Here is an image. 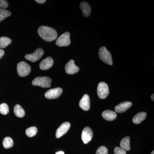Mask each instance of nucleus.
Segmentation results:
<instances>
[{"label":"nucleus","mask_w":154,"mask_h":154,"mask_svg":"<svg viewBox=\"0 0 154 154\" xmlns=\"http://www.w3.org/2000/svg\"><path fill=\"white\" fill-rule=\"evenodd\" d=\"M96 154H108V149L105 146H101L97 149Z\"/></svg>","instance_id":"obj_25"},{"label":"nucleus","mask_w":154,"mask_h":154,"mask_svg":"<svg viewBox=\"0 0 154 154\" xmlns=\"http://www.w3.org/2000/svg\"><path fill=\"white\" fill-rule=\"evenodd\" d=\"M94 136L93 131L89 127H86L83 129L82 134V139L85 144L91 141Z\"/></svg>","instance_id":"obj_9"},{"label":"nucleus","mask_w":154,"mask_h":154,"mask_svg":"<svg viewBox=\"0 0 154 154\" xmlns=\"http://www.w3.org/2000/svg\"><path fill=\"white\" fill-rule=\"evenodd\" d=\"M151 154H154V151H153L152 152Z\"/></svg>","instance_id":"obj_32"},{"label":"nucleus","mask_w":154,"mask_h":154,"mask_svg":"<svg viewBox=\"0 0 154 154\" xmlns=\"http://www.w3.org/2000/svg\"><path fill=\"white\" fill-rule=\"evenodd\" d=\"M130 139L129 137H126L122 139L120 142V146L122 149L125 151H129L131 149L130 145Z\"/></svg>","instance_id":"obj_18"},{"label":"nucleus","mask_w":154,"mask_h":154,"mask_svg":"<svg viewBox=\"0 0 154 154\" xmlns=\"http://www.w3.org/2000/svg\"><path fill=\"white\" fill-rule=\"evenodd\" d=\"M70 34L68 32H66L62 34L57 40L56 44L60 47H66L71 43L70 39Z\"/></svg>","instance_id":"obj_5"},{"label":"nucleus","mask_w":154,"mask_h":154,"mask_svg":"<svg viewBox=\"0 0 154 154\" xmlns=\"http://www.w3.org/2000/svg\"><path fill=\"white\" fill-rule=\"evenodd\" d=\"M12 40L8 37L3 36L0 37V48H3L7 47L11 44Z\"/></svg>","instance_id":"obj_20"},{"label":"nucleus","mask_w":154,"mask_h":154,"mask_svg":"<svg viewBox=\"0 0 154 154\" xmlns=\"http://www.w3.org/2000/svg\"><path fill=\"white\" fill-rule=\"evenodd\" d=\"M9 112L8 106L6 103H2L0 105V113L3 115L8 114Z\"/></svg>","instance_id":"obj_24"},{"label":"nucleus","mask_w":154,"mask_h":154,"mask_svg":"<svg viewBox=\"0 0 154 154\" xmlns=\"http://www.w3.org/2000/svg\"><path fill=\"white\" fill-rule=\"evenodd\" d=\"M44 53V51L42 48H38L33 53L26 54L25 57L26 60L30 61L31 62H35L42 57Z\"/></svg>","instance_id":"obj_7"},{"label":"nucleus","mask_w":154,"mask_h":154,"mask_svg":"<svg viewBox=\"0 0 154 154\" xmlns=\"http://www.w3.org/2000/svg\"><path fill=\"white\" fill-rule=\"evenodd\" d=\"M103 118L108 121H113L117 117V114L116 112L112 110H107L103 111L102 113Z\"/></svg>","instance_id":"obj_15"},{"label":"nucleus","mask_w":154,"mask_h":154,"mask_svg":"<svg viewBox=\"0 0 154 154\" xmlns=\"http://www.w3.org/2000/svg\"><path fill=\"white\" fill-rule=\"evenodd\" d=\"M99 54V57L102 61L109 65H113L112 56L106 48L104 46L100 48Z\"/></svg>","instance_id":"obj_3"},{"label":"nucleus","mask_w":154,"mask_h":154,"mask_svg":"<svg viewBox=\"0 0 154 154\" xmlns=\"http://www.w3.org/2000/svg\"><path fill=\"white\" fill-rule=\"evenodd\" d=\"M132 105V102H125L119 104L115 107L116 112L121 113L125 112L131 107Z\"/></svg>","instance_id":"obj_14"},{"label":"nucleus","mask_w":154,"mask_h":154,"mask_svg":"<svg viewBox=\"0 0 154 154\" xmlns=\"http://www.w3.org/2000/svg\"><path fill=\"white\" fill-rule=\"evenodd\" d=\"M37 132V129L36 127H31L26 130V134L28 137H33Z\"/></svg>","instance_id":"obj_23"},{"label":"nucleus","mask_w":154,"mask_h":154,"mask_svg":"<svg viewBox=\"0 0 154 154\" xmlns=\"http://www.w3.org/2000/svg\"><path fill=\"white\" fill-rule=\"evenodd\" d=\"M36 2L38 3V4H43L46 2L45 0H36Z\"/></svg>","instance_id":"obj_29"},{"label":"nucleus","mask_w":154,"mask_h":154,"mask_svg":"<svg viewBox=\"0 0 154 154\" xmlns=\"http://www.w3.org/2000/svg\"><path fill=\"white\" fill-rule=\"evenodd\" d=\"M63 93V90L60 88H54L47 91L45 96L48 99H56L61 96Z\"/></svg>","instance_id":"obj_8"},{"label":"nucleus","mask_w":154,"mask_h":154,"mask_svg":"<svg viewBox=\"0 0 154 154\" xmlns=\"http://www.w3.org/2000/svg\"><path fill=\"white\" fill-rule=\"evenodd\" d=\"M51 79L48 77H38L32 82L34 86H39L43 88H49L51 85Z\"/></svg>","instance_id":"obj_2"},{"label":"nucleus","mask_w":154,"mask_h":154,"mask_svg":"<svg viewBox=\"0 0 154 154\" xmlns=\"http://www.w3.org/2000/svg\"><path fill=\"white\" fill-rule=\"evenodd\" d=\"M114 154H126V151L119 147H116L114 150Z\"/></svg>","instance_id":"obj_26"},{"label":"nucleus","mask_w":154,"mask_h":154,"mask_svg":"<svg viewBox=\"0 0 154 154\" xmlns=\"http://www.w3.org/2000/svg\"><path fill=\"white\" fill-rule=\"evenodd\" d=\"M56 154H64V153L63 152L60 151L57 152Z\"/></svg>","instance_id":"obj_30"},{"label":"nucleus","mask_w":154,"mask_h":154,"mask_svg":"<svg viewBox=\"0 0 154 154\" xmlns=\"http://www.w3.org/2000/svg\"><path fill=\"white\" fill-rule=\"evenodd\" d=\"M146 113L144 112L138 113L133 118V122L135 124H140L146 119Z\"/></svg>","instance_id":"obj_17"},{"label":"nucleus","mask_w":154,"mask_h":154,"mask_svg":"<svg viewBox=\"0 0 154 154\" xmlns=\"http://www.w3.org/2000/svg\"><path fill=\"white\" fill-rule=\"evenodd\" d=\"M14 113L16 116L19 118H22L25 115V110L19 105H15L14 108Z\"/></svg>","instance_id":"obj_19"},{"label":"nucleus","mask_w":154,"mask_h":154,"mask_svg":"<svg viewBox=\"0 0 154 154\" xmlns=\"http://www.w3.org/2000/svg\"><path fill=\"white\" fill-rule=\"evenodd\" d=\"M53 64L54 61L52 58L48 57L42 61L39 64V68L42 70H46L50 69Z\"/></svg>","instance_id":"obj_13"},{"label":"nucleus","mask_w":154,"mask_h":154,"mask_svg":"<svg viewBox=\"0 0 154 154\" xmlns=\"http://www.w3.org/2000/svg\"><path fill=\"white\" fill-rule=\"evenodd\" d=\"M65 71L69 75H73L77 73L79 71V68L76 66L74 61L71 60L65 66Z\"/></svg>","instance_id":"obj_10"},{"label":"nucleus","mask_w":154,"mask_h":154,"mask_svg":"<svg viewBox=\"0 0 154 154\" xmlns=\"http://www.w3.org/2000/svg\"><path fill=\"white\" fill-rule=\"evenodd\" d=\"M38 33L42 39L47 42L54 41L57 38V33L53 28L47 26H41L38 29Z\"/></svg>","instance_id":"obj_1"},{"label":"nucleus","mask_w":154,"mask_h":154,"mask_svg":"<svg viewBox=\"0 0 154 154\" xmlns=\"http://www.w3.org/2000/svg\"><path fill=\"white\" fill-rule=\"evenodd\" d=\"M3 145L5 149L11 148L14 146V141L10 137H6L3 141Z\"/></svg>","instance_id":"obj_21"},{"label":"nucleus","mask_w":154,"mask_h":154,"mask_svg":"<svg viewBox=\"0 0 154 154\" xmlns=\"http://www.w3.org/2000/svg\"><path fill=\"white\" fill-rule=\"evenodd\" d=\"M70 127V123L69 122H65L62 124L57 130L56 137L57 138L61 137L66 134Z\"/></svg>","instance_id":"obj_11"},{"label":"nucleus","mask_w":154,"mask_h":154,"mask_svg":"<svg viewBox=\"0 0 154 154\" xmlns=\"http://www.w3.org/2000/svg\"><path fill=\"white\" fill-rule=\"evenodd\" d=\"M17 72L20 77L27 76L31 72L30 66L25 62L22 61L17 64Z\"/></svg>","instance_id":"obj_4"},{"label":"nucleus","mask_w":154,"mask_h":154,"mask_svg":"<svg viewBox=\"0 0 154 154\" xmlns=\"http://www.w3.org/2000/svg\"><path fill=\"white\" fill-rule=\"evenodd\" d=\"M11 12L6 9H0V22L5 20V18L11 16Z\"/></svg>","instance_id":"obj_22"},{"label":"nucleus","mask_w":154,"mask_h":154,"mask_svg":"<svg viewBox=\"0 0 154 154\" xmlns=\"http://www.w3.org/2000/svg\"><path fill=\"white\" fill-rule=\"evenodd\" d=\"M154 94H152V96H151V99H152V100L153 101H154Z\"/></svg>","instance_id":"obj_31"},{"label":"nucleus","mask_w":154,"mask_h":154,"mask_svg":"<svg viewBox=\"0 0 154 154\" xmlns=\"http://www.w3.org/2000/svg\"><path fill=\"white\" fill-rule=\"evenodd\" d=\"M9 4L8 2L5 0H0V8L6 9L8 7Z\"/></svg>","instance_id":"obj_27"},{"label":"nucleus","mask_w":154,"mask_h":154,"mask_svg":"<svg viewBox=\"0 0 154 154\" xmlns=\"http://www.w3.org/2000/svg\"><path fill=\"white\" fill-rule=\"evenodd\" d=\"M4 54H5V51H4V50L0 49V59L4 56Z\"/></svg>","instance_id":"obj_28"},{"label":"nucleus","mask_w":154,"mask_h":154,"mask_svg":"<svg viewBox=\"0 0 154 154\" xmlns=\"http://www.w3.org/2000/svg\"><path fill=\"white\" fill-rule=\"evenodd\" d=\"M80 7L84 17H88L90 16L91 13V6L88 3L82 2L80 4Z\"/></svg>","instance_id":"obj_16"},{"label":"nucleus","mask_w":154,"mask_h":154,"mask_svg":"<svg viewBox=\"0 0 154 154\" xmlns=\"http://www.w3.org/2000/svg\"><path fill=\"white\" fill-rule=\"evenodd\" d=\"M91 102L90 97L87 94H85L83 96L79 102L80 107L85 111H88L90 109Z\"/></svg>","instance_id":"obj_12"},{"label":"nucleus","mask_w":154,"mask_h":154,"mask_svg":"<svg viewBox=\"0 0 154 154\" xmlns=\"http://www.w3.org/2000/svg\"><path fill=\"white\" fill-rule=\"evenodd\" d=\"M109 93V88L107 84L103 82L99 83L97 87V94L99 98L105 99L107 98Z\"/></svg>","instance_id":"obj_6"}]
</instances>
